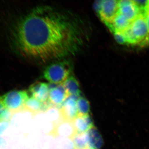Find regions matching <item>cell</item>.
Masks as SVG:
<instances>
[{
    "label": "cell",
    "mask_w": 149,
    "mask_h": 149,
    "mask_svg": "<svg viewBox=\"0 0 149 149\" xmlns=\"http://www.w3.org/2000/svg\"><path fill=\"white\" fill-rule=\"evenodd\" d=\"M82 33L80 25L69 15L40 6L18 20L13 37L23 56L45 63L75 53L83 43Z\"/></svg>",
    "instance_id": "obj_1"
},
{
    "label": "cell",
    "mask_w": 149,
    "mask_h": 149,
    "mask_svg": "<svg viewBox=\"0 0 149 149\" xmlns=\"http://www.w3.org/2000/svg\"><path fill=\"white\" fill-rule=\"evenodd\" d=\"M70 71L71 66L68 61H57L46 67L43 73V77L49 83L60 85L68 78Z\"/></svg>",
    "instance_id": "obj_2"
},
{
    "label": "cell",
    "mask_w": 149,
    "mask_h": 149,
    "mask_svg": "<svg viewBox=\"0 0 149 149\" xmlns=\"http://www.w3.org/2000/svg\"><path fill=\"white\" fill-rule=\"evenodd\" d=\"M2 98L5 108L12 113L24 110L25 104L29 98L28 93L24 91H10Z\"/></svg>",
    "instance_id": "obj_3"
},
{
    "label": "cell",
    "mask_w": 149,
    "mask_h": 149,
    "mask_svg": "<svg viewBox=\"0 0 149 149\" xmlns=\"http://www.w3.org/2000/svg\"><path fill=\"white\" fill-rule=\"evenodd\" d=\"M96 10L102 21L107 25L110 23L118 12V1L103 0L96 4Z\"/></svg>",
    "instance_id": "obj_4"
},
{
    "label": "cell",
    "mask_w": 149,
    "mask_h": 149,
    "mask_svg": "<svg viewBox=\"0 0 149 149\" xmlns=\"http://www.w3.org/2000/svg\"><path fill=\"white\" fill-rule=\"evenodd\" d=\"M130 28L139 45H144L149 44V32L144 14L141 13L131 22Z\"/></svg>",
    "instance_id": "obj_5"
},
{
    "label": "cell",
    "mask_w": 149,
    "mask_h": 149,
    "mask_svg": "<svg viewBox=\"0 0 149 149\" xmlns=\"http://www.w3.org/2000/svg\"><path fill=\"white\" fill-rule=\"evenodd\" d=\"M118 13L122 14L128 20L132 22L143 10L136 1L122 0L118 1Z\"/></svg>",
    "instance_id": "obj_6"
},
{
    "label": "cell",
    "mask_w": 149,
    "mask_h": 149,
    "mask_svg": "<svg viewBox=\"0 0 149 149\" xmlns=\"http://www.w3.org/2000/svg\"><path fill=\"white\" fill-rule=\"evenodd\" d=\"M79 97L69 95L60 108L63 120L72 122L78 116L77 107V99Z\"/></svg>",
    "instance_id": "obj_7"
},
{
    "label": "cell",
    "mask_w": 149,
    "mask_h": 149,
    "mask_svg": "<svg viewBox=\"0 0 149 149\" xmlns=\"http://www.w3.org/2000/svg\"><path fill=\"white\" fill-rule=\"evenodd\" d=\"M68 96L62 84L49 87L48 102L51 106L60 108Z\"/></svg>",
    "instance_id": "obj_8"
},
{
    "label": "cell",
    "mask_w": 149,
    "mask_h": 149,
    "mask_svg": "<svg viewBox=\"0 0 149 149\" xmlns=\"http://www.w3.org/2000/svg\"><path fill=\"white\" fill-rule=\"evenodd\" d=\"M49 85L43 82H37L32 84L29 87V92L32 97L39 101L46 103L49 99Z\"/></svg>",
    "instance_id": "obj_9"
},
{
    "label": "cell",
    "mask_w": 149,
    "mask_h": 149,
    "mask_svg": "<svg viewBox=\"0 0 149 149\" xmlns=\"http://www.w3.org/2000/svg\"><path fill=\"white\" fill-rule=\"evenodd\" d=\"M75 133L72 122L63 120L55 125L52 136L55 138L62 137L71 139Z\"/></svg>",
    "instance_id": "obj_10"
},
{
    "label": "cell",
    "mask_w": 149,
    "mask_h": 149,
    "mask_svg": "<svg viewBox=\"0 0 149 149\" xmlns=\"http://www.w3.org/2000/svg\"><path fill=\"white\" fill-rule=\"evenodd\" d=\"M72 122L76 133H87L95 126L89 115L83 116H78Z\"/></svg>",
    "instance_id": "obj_11"
},
{
    "label": "cell",
    "mask_w": 149,
    "mask_h": 149,
    "mask_svg": "<svg viewBox=\"0 0 149 149\" xmlns=\"http://www.w3.org/2000/svg\"><path fill=\"white\" fill-rule=\"evenodd\" d=\"M50 106L48 102L43 103L37 99L31 97L26 102L24 110L31 113L32 116H35L42 112H44Z\"/></svg>",
    "instance_id": "obj_12"
},
{
    "label": "cell",
    "mask_w": 149,
    "mask_h": 149,
    "mask_svg": "<svg viewBox=\"0 0 149 149\" xmlns=\"http://www.w3.org/2000/svg\"><path fill=\"white\" fill-rule=\"evenodd\" d=\"M131 22L122 14L118 12L111 22L107 26L113 32H123L130 27Z\"/></svg>",
    "instance_id": "obj_13"
},
{
    "label": "cell",
    "mask_w": 149,
    "mask_h": 149,
    "mask_svg": "<svg viewBox=\"0 0 149 149\" xmlns=\"http://www.w3.org/2000/svg\"><path fill=\"white\" fill-rule=\"evenodd\" d=\"M67 93L68 96L72 95L80 97L81 91H80V85L76 78L70 75L68 77L65 81L63 83Z\"/></svg>",
    "instance_id": "obj_14"
},
{
    "label": "cell",
    "mask_w": 149,
    "mask_h": 149,
    "mask_svg": "<svg viewBox=\"0 0 149 149\" xmlns=\"http://www.w3.org/2000/svg\"><path fill=\"white\" fill-rule=\"evenodd\" d=\"M89 148L100 149L103 145V140L101 135L95 126L87 132Z\"/></svg>",
    "instance_id": "obj_15"
},
{
    "label": "cell",
    "mask_w": 149,
    "mask_h": 149,
    "mask_svg": "<svg viewBox=\"0 0 149 149\" xmlns=\"http://www.w3.org/2000/svg\"><path fill=\"white\" fill-rule=\"evenodd\" d=\"M47 119L55 125L63 120L61 111L59 108L51 106L44 112Z\"/></svg>",
    "instance_id": "obj_16"
},
{
    "label": "cell",
    "mask_w": 149,
    "mask_h": 149,
    "mask_svg": "<svg viewBox=\"0 0 149 149\" xmlns=\"http://www.w3.org/2000/svg\"><path fill=\"white\" fill-rule=\"evenodd\" d=\"M71 139L74 144V149H85L89 148L87 132L75 133Z\"/></svg>",
    "instance_id": "obj_17"
},
{
    "label": "cell",
    "mask_w": 149,
    "mask_h": 149,
    "mask_svg": "<svg viewBox=\"0 0 149 149\" xmlns=\"http://www.w3.org/2000/svg\"><path fill=\"white\" fill-rule=\"evenodd\" d=\"M56 138L53 149H74V144L71 139L62 137Z\"/></svg>",
    "instance_id": "obj_18"
},
{
    "label": "cell",
    "mask_w": 149,
    "mask_h": 149,
    "mask_svg": "<svg viewBox=\"0 0 149 149\" xmlns=\"http://www.w3.org/2000/svg\"><path fill=\"white\" fill-rule=\"evenodd\" d=\"M77 107L78 116H83L89 115L91 106L88 100L84 97H80L77 99Z\"/></svg>",
    "instance_id": "obj_19"
},
{
    "label": "cell",
    "mask_w": 149,
    "mask_h": 149,
    "mask_svg": "<svg viewBox=\"0 0 149 149\" xmlns=\"http://www.w3.org/2000/svg\"><path fill=\"white\" fill-rule=\"evenodd\" d=\"M123 32L125 36L126 44L130 45H139L138 40L133 35L130 26Z\"/></svg>",
    "instance_id": "obj_20"
},
{
    "label": "cell",
    "mask_w": 149,
    "mask_h": 149,
    "mask_svg": "<svg viewBox=\"0 0 149 149\" xmlns=\"http://www.w3.org/2000/svg\"><path fill=\"white\" fill-rule=\"evenodd\" d=\"M12 114V113L7 109L5 108L0 112V121H10Z\"/></svg>",
    "instance_id": "obj_21"
},
{
    "label": "cell",
    "mask_w": 149,
    "mask_h": 149,
    "mask_svg": "<svg viewBox=\"0 0 149 149\" xmlns=\"http://www.w3.org/2000/svg\"><path fill=\"white\" fill-rule=\"evenodd\" d=\"M113 33L114 34L115 39L117 41V42L122 45L126 44V40H125L123 32L115 31L113 32Z\"/></svg>",
    "instance_id": "obj_22"
},
{
    "label": "cell",
    "mask_w": 149,
    "mask_h": 149,
    "mask_svg": "<svg viewBox=\"0 0 149 149\" xmlns=\"http://www.w3.org/2000/svg\"><path fill=\"white\" fill-rule=\"evenodd\" d=\"M9 122L8 121H0V136L8 128Z\"/></svg>",
    "instance_id": "obj_23"
},
{
    "label": "cell",
    "mask_w": 149,
    "mask_h": 149,
    "mask_svg": "<svg viewBox=\"0 0 149 149\" xmlns=\"http://www.w3.org/2000/svg\"><path fill=\"white\" fill-rule=\"evenodd\" d=\"M144 15L146 18V21L147 26H148V29L149 32V10H144Z\"/></svg>",
    "instance_id": "obj_24"
},
{
    "label": "cell",
    "mask_w": 149,
    "mask_h": 149,
    "mask_svg": "<svg viewBox=\"0 0 149 149\" xmlns=\"http://www.w3.org/2000/svg\"><path fill=\"white\" fill-rule=\"evenodd\" d=\"M5 108L3 103L2 96L0 97V112Z\"/></svg>",
    "instance_id": "obj_25"
},
{
    "label": "cell",
    "mask_w": 149,
    "mask_h": 149,
    "mask_svg": "<svg viewBox=\"0 0 149 149\" xmlns=\"http://www.w3.org/2000/svg\"><path fill=\"white\" fill-rule=\"evenodd\" d=\"M143 10H149V1H147L145 5Z\"/></svg>",
    "instance_id": "obj_26"
},
{
    "label": "cell",
    "mask_w": 149,
    "mask_h": 149,
    "mask_svg": "<svg viewBox=\"0 0 149 149\" xmlns=\"http://www.w3.org/2000/svg\"><path fill=\"white\" fill-rule=\"evenodd\" d=\"M85 149H94L91 148H87Z\"/></svg>",
    "instance_id": "obj_27"
}]
</instances>
